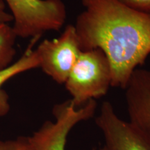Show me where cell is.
Here are the masks:
<instances>
[{
    "label": "cell",
    "mask_w": 150,
    "mask_h": 150,
    "mask_svg": "<svg viewBox=\"0 0 150 150\" xmlns=\"http://www.w3.org/2000/svg\"><path fill=\"white\" fill-rule=\"evenodd\" d=\"M97 108L95 100L76 107L71 99L56 104L53 108L55 121H45L31 136H28L33 150H66L71 130L81 122L93 117Z\"/></svg>",
    "instance_id": "277c9868"
},
{
    "label": "cell",
    "mask_w": 150,
    "mask_h": 150,
    "mask_svg": "<svg viewBox=\"0 0 150 150\" xmlns=\"http://www.w3.org/2000/svg\"><path fill=\"white\" fill-rule=\"evenodd\" d=\"M38 40V38L32 39V43L18 61L13 63L6 68L0 70V117L6 115L11 109L8 95L2 88L4 84L17 75L39 67L37 54L35 50L31 49L34 42Z\"/></svg>",
    "instance_id": "ba28073f"
},
{
    "label": "cell",
    "mask_w": 150,
    "mask_h": 150,
    "mask_svg": "<svg viewBox=\"0 0 150 150\" xmlns=\"http://www.w3.org/2000/svg\"><path fill=\"white\" fill-rule=\"evenodd\" d=\"M120 1L136 10L145 13H150V0H120Z\"/></svg>",
    "instance_id": "8fae6325"
},
{
    "label": "cell",
    "mask_w": 150,
    "mask_h": 150,
    "mask_svg": "<svg viewBox=\"0 0 150 150\" xmlns=\"http://www.w3.org/2000/svg\"><path fill=\"white\" fill-rule=\"evenodd\" d=\"M0 150H33L28 136L0 140Z\"/></svg>",
    "instance_id": "30bf717a"
},
{
    "label": "cell",
    "mask_w": 150,
    "mask_h": 150,
    "mask_svg": "<svg viewBox=\"0 0 150 150\" xmlns=\"http://www.w3.org/2000/svg\"><path fill=\"white\" fill-rule=\"evenodd\" d=\"M6 5L3 0H0V24H9L13 20L11 13L6 11Z\"/></svg>",
    "instance_id": "7c38bea8"
},
{
    "label": "cell",
    "mask_w": 150,
    "mask_h": 150,
    "mask_svg": "<svg viewBox=\"0 0 150 150\" xmlns=\"http://www.w3.org/2000/svg\"><path fill=\"white\" fill-rule=\"evenodd\" d=\"M112 83L109 61L98 49L82 51L69 74L65 86L76 107L108 93Z\"/></svg>",
    "instance_id": "7a4b0ae2"
},
{
    "label": "cell",
    "mask_w": 150,
    "mask_h": 150,
    "mask_svg": "<svg viewBox=\"0 0 150 150\" xmlns=\"http://www.w3.org/2000/svg\"><path fill=\"white\" fill-rule=\"evenodd\" d=\"M16 35L9 24H0V70L13 63L16 51Z\"/></svg>",
    "instance_id": "9c48e42d"
},
{
    "label": "cell",
    "mask_w": 150,
    "mask_h": 150,
    "mask_svg": "<svg viewBox=\"0 0 150 150\" xmlns=\"http://www.w3.org/2000/svg\"><path fill=\"white\" fill-rule=\"evenodd\" d=\"M125 90L129 122L150 139V70L136 69Z\"/></svg>",
    "instance_id": "52a82bcc"
},
{
    "label": "cell",
    "mask_w": 150,
    "mask_h": 150,
    "mask_svg": "<svg viewBox=\"0 0 150 150\" xmlns=\"http://www.w3.org/2000/svg\"><path fill=\"white\" fill-rule=\"evenodd\" d=\"M95 124L104 136V150H150L149 138L122 120L109 102H103Z\"/></svg>",
    "instance_id": "8992f818"
},
{
    "label": "cell",
    "mask_w": 150,
    "mask_h": 150,
    "mask_svg": "<svg viewBox=\"0 0 150 150\" xmlns=\"http://www.w3.org/2000/svg\"><path fill=\"white\" fill-rule=\"evenodd\" d=\"M93 150H104V148H103V147H101L100 149H93Z\"/></svg>",
    "instance_id": "4fadbf2b"
},
{
    "label": "cell",
    "mask_w": 150,
    "mask_h": 150,
    "mask_svg": "<svg viewBox=\"0 0 150 150\" xmlns=\"http://www.w3.org/2000/svg\"><path fill=\"white\" fill-rule=\"evenodd\" d=\"M74 24L82 51L98 49L109 61L111 86L125 89L150 54V13L120 0H82Z\"/></svg>",
    "instance_id": "6da1fadb"
},
{
    "label": "cell",
    "mask_w": 150,
    "mask_h": 150,
    "mask_svg": "<svg viewBox=\"0 0 150 150\" xmlns=\"http://www.w3.org/2000/svg\"><path fill=\"white\" fill-rule=\"evenodd\" d=\"M39 67L54 81L64 84L82 50L74 25L68 24L54 40H44L35 50Z\"/></svg>",
    "instance_id": "5b68a950"
},
{
    "label": "cell",
    "mask_w": 150,
    "mask_h": 150,
    "mask_svg": "<svg viewBox=\"0 0 150 150\" xmlns=\"http://www.w3.org/2000/svg\"><path fill=\"white\" fill-rule=\"evenodd\" d=\"M13 19L17 37L39 38L43 33L58 31L64 25L66 7L63 0H3Z\"/></svg>",
    "instance_id": "3957f363"
}]
</instances>
